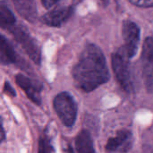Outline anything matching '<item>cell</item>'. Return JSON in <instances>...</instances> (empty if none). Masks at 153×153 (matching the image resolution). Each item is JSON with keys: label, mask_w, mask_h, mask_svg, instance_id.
Here are the masks:
<instances>
[{"label": "cell", "mask_w": 153, "mask_h": 153, "mask_svg": "<svg viewBox=\"0 0 153 153\" xmlns=\"http://www.w3.org/2000/svg\"><path fill=\"white\" fill-rule=\"evenodd\" d=\"M73 79L75 86L90 92L109 80V72L101 49L94 44L87 45L74 65Z\"/></svg>", "instance_id": "6da1fadb"}, {"label": "cell", "mask_w": 153, "mask_h": 153, "mask_svg": "<svg viewBox=\"0 0 153 153\" xmlns=\"http://www.w3.org/2000/svg\"><path fill=\"white\" fill-rule=\"evenodd\" d=\"M129 59L125 47L112 55V66L118 83L126 92L132 93L135 90V84Z\"/></svg>", "instance_id": "7a4b0ae2"}, {"label": "cell", "mask_w": 153, "mask_h": 153, "mask_svg": "<svg viewBox=\"0 0 153 153\" xmlns=\"http://www.w3.org/2000/svg\"><path fill=\"white\" fill-rule=\"evenodd\" d=\"M54 108L65 126H73L77 117V104L68 92H61L54 100Z\"/></svg>", "instance_id": "3957f363"}, {"label": "cell", "mask_w": 153, "mask_h": 153, "mask_svg": "<svg viewBox=\"0 0 153 153\" xmlns=\"http://www.w3.org/2000/svg\"><path fill=\"white\" fill-rule=\"evenodd\" d=\"M142 70L147 90L153 92V38L152 37H148L143 43Z\"/></svg>", "instance_id": "277c9868"}, {"label": "cell", "mask_w": 153, "mask_h": 153, "mask_svg": "<svg viewBox=\"0 0 153 153\" xmlns=\"http://www.w3.org/2000/svg\"><path fill=\"white\" fill-rule=\"evenodd\" d=\"M10 32L15 37V39L22 45L26 53L30 56V57L37 64H39L40 61V51L39 47L37 46L34 39L30 36L29 33L26 32L22 28H16L15 25L9 29Z\"/></svg>", "instance_id": "5b68a950"}, {"label": "cell", "mask_w": 153, "mask_h": 153, "mask_svg": "<svg viewBox=\"0 0 153 153\" xmlns=\"http://www.w3.org/2000/svg\"><path fill=\"white\" fill-rule=\"evenodd\" d=\"M123 37L125 39V48L130 58L134 57L137 52L140 42V29L136 23L126 21L123 24Z\"/></svg>", "instance_id": "8992f818"}, {"label": "cell", "mask_w": 153, "mask_h": 153, "mask_svg": "<svg viewBox=\"0 0 153 153\" xmlns=\"http://www.w3.org/2000/svg\"><path fill=\"white\" fill-rule=\"evenodd\" d=\"M134 143V136L128 130H121L110 138L106 145V151L108 152H129Z\"/></svg>", "instance_id": "52a82bcc"}, {"label": "cell", "mask_w": 153, "mask_h": 153, "mask_svg": "<svg viewBox=\"0 0 153 153\" xmlns=\"http://www.w3.org/2000/svg\"><path fill=\"white\" fill-rule=\"evenodd\" d=\"M16 83L24 91L27 97L35 104L39 105L41 103L40 91L41 87L34 81L23 74H18L16 76Z\"/></svg>", "instance_id": "ba28073f"}, {"label": "cell", "mask_w": 153, "mask_h": 153, "mask_svg": "<svg viewBox=\"0 0 153 153\" xmlns=\"http://www.w3.org/2000/svg\"><path fill=\"white\" fill-rule=\"evenodd\" d=\"M73 13H74V8L72 6L62 7L47 13L43 16L42 21L48 26L59 27L65 24L68 21V19L72 16Z\"/></svg>", "instance_id": "9c48e42d"}, {"label": "cell", "mask_w": 153, "mask_h": 153, "mask_svg": "<svg viewBox=\"0 0 153 153\" xmlns=\"http://www.w3.org/2000/svg\"><path fill=\"white\" fill-rule=\"evenodd\" d=\"M18 13L26 21L34 23L37 20V5L35 0H13Z\"/></svg>", "instance_id": "30bf717a"}, {"label": "cell", "mask_w": 153, "mask_h": 153, "mask_svg": "<svg viewBox=\"0 0 153 153\" xmlns=\"http://www.w3.org/2000/svg\"><path fill=\"white\" fill-rule=\"evenodd\" d=\"M0 52L2 64H14L18 61L17 54L4 36H1L0 39Z\"/></svg>", "instance_id": "8fae6325"}, {"label": "cell", "mask_w": 153, "mask_h": 153, "mask_svg": "<svg viewBox=\"0 0 153 153\" xmlns=\"http://www.w3.org/2000/svg\"><path fill=\"white\" fill-rule=\"evenodd\" d=\"M75 148L78 152H94L93 142L88 131L81 132L75 140Z\"/></svg>", "instance_id": "7c38bea8"}, {"label": "cell", "mask_w": 153, "mask_h": 153, "mask_svg": "<svg viewBox=\"0 0 153 153\" xmlns=\"http://www.w3.org/2000/svg\"><path fill=\"white\" fill-rule=\"evenodd\" d=\"M0 23L2 28L10 29L15 25V18L10 9L4 4H1L0 8Z\"/></svg>", "instance_id": "4fadbf2b"}, {"label": "cell", "mask_w": 153, "mask_h": 153, "mask_svg": "<svg viewBox=\"0 0 153 153\" xmlns=\"http://www.w3.org/2000/svg\"><path fill=\"white\" fill-rule=\"evenodd\" d=\"M55 150L51 145L50 139L47 134H42L39 142V152H53Z\"/></svg>", "instance_id": "5bb4252c"}, {"label": "cell", "mask_w": 153, "mask_h": 153, "mask_svg": "<svg viewBox=\"0 0 153 153\" xmlns=\"http://www.w3.org/2000/svg\"><path fill=\"white\" fill-rule=\"evenodd\" d=\"M139 7H153V0H129Z\"/></svg>", "instance_id": "9a60e30c"}, {"label": "cell", "mask_w": 153, "mask_h": 153, "mask_svg": "<svg viewBox=\"0 0 153 153\" xmlns=\"http://www.w3.org/2000/svg\"><path fill=\"white\" fill-rule=\"evenodd\" d=\"M41 1H42V4L47 9L53 8L55 5H56L60 2V0H41Z\"/></svg>", "instance_id": "2e32d148"}, {"label": "cell", "mask_w": 153, "mask_h": 153, "mask_svg": "<svg viewBox=\"0 0 153 153\" xmlns=\"http://www.w3.org/2000/svg\"><path fill=\"white\" fill-rule=\"evenodd\" d=\"M4 91L7 93V94H10L12 96H15V91L13 90V88L10 86V84L6 82L4 83Z\"/></svg>", "instance_id": "e0dca14e"}]
</instances>
